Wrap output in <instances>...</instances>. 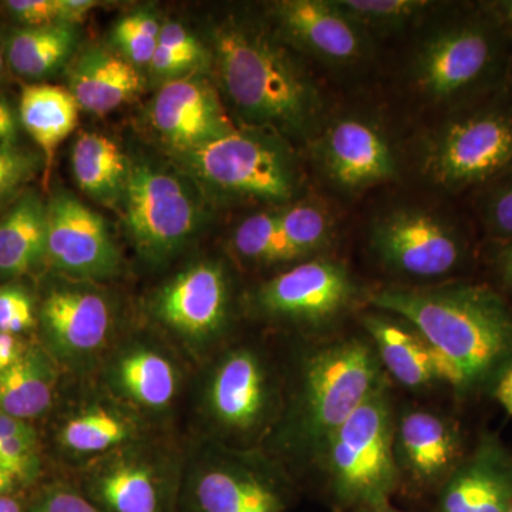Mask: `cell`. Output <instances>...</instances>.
I'll return each mask as SVG.
<instances>
[{"mask_svg": "<svg viewBox=\"0 0 512 512\" xmlns=\"http://www.w3.org/2000/svg\"><path fill=\"white\" fill-rule=\"evenodd\" d=\"M130 436V427L116 414L103 409L89 410L67 421L62 443L77 453H97L123 443Z\"/></svg>", "mask_w": 512, "mask_h": 512, "instance_id": "32", "label": "cell"}, {"mask_svg": "<svg viewBox=\"0 0 512 512\" xmlns=\"http://www.w3.org/2000/svg\"><path fill=\"white\" fill-rule=\"evenodd\" d=\"M423 173L448 194H473L512 173L510 83L444 116L424 144Z\"/></svg>", "mask_w": 512, "mask_h": 512, "instance_id": "6", "label": "cell"}, {"mask_svg": "<svg viewBox=\"0 0 512 512\" xmlns=\"http://www.w3.org/2000/svg\"><path fill=\"white\" fill-rule=\"evenodd\" d=\"M177 156L201 184L228 197L284 204L298 191L295 158L271 131L237 127Z\"/></svg>", "mask_w": 512, "mask_h": 512, "instance_id": "8", "label": "cell"}, {"mask_svg": "<svg viewBox=\"0 0 512 512\" xmlns=\"http://www.w3.org/2000/svg\"><path fill=\"white\" fill-rule=\"evenodd\" d=\"M370 249L387 272L410 285L474 278L480 268L481 241L473 227L423 208H394L377 217Z\"/></svg>", "mask_w": 512, "mask_h": 512, "instance_id": "7", "label": "cell"}, {"mask_svg": "<svg viewBox=\"0 0 512 512\" xmlns=\"http://www.w3.org/2000/svg\"><path fill=\"white\" fill-rule=\"evenodd\" d=\"M271 380L254 350H232L221 360L210 384L212 416L224 429L249 433L259 429L272 406Z\"/></svg>", "mask_w": 512, "mask_h": 512, "instance_id": "19", "label": "cell"}, {"mask_svg": "<svg viewBox=\"0 0 512 512\" xmlns=\"http://www.w3.org/2000/svg\"><path fill=\"white\" fill-rule=\"evenodd\" d=\"M329 212L315 202H298L279 211V228L268 264L298 261L322 251L332 237Z\"/></svg>", "mask_w": 512, "mask_h": 512, "instance_id": "29", "label": "cell"}, {"mask_svg": "<svg viewBox=\"0 0 512 512\" xmlns=\"http://www.w3.org/2000/svg\"><path fill=\"white\" fill-rule=\"evenodd\" d=\"M477 5L512 40V0H483Z\"/></svg>", "mask_w": 512, "mask_h": 512, "instance_id": "42", "label": "cell"}, {"mask_svg": "<svg viewBox=\"0 0 512 512\" xmlns=\"http://www.w3.org/2000/svg\"><path fill=\"white\" fill-rule=\"evenodd\" d=\"M19 484L12 474L0 468V495L15 494Z\"/></svg>", "mask_w": 512, "mask_h": 512, "instance_id": "48", "label": "cell"}, {"mask_svg": "<svg viewBox=\"0 0 512 512\" xmlns=\"http://www.w3.org/2000/svg\"><path fill=\"white\" fill-rule=\"evenodd\" d=\"M12 439H37L36 431L28 421L0 413V441Z\"/></svg>", "mask_w": 512, "mask_h": 512, "instance_id": "44", "label": "cell"}, {"mask_svg": "<svg viewBox=\"0 0 512 512\" xmlns=\"http://www.w3.org/2000/svg\"><path fill=\"white\" fill-rule=\"evenodd\" d=\"M512 40L476 3L444 6L414 46L410 89L444 116L508 82Z\"/></svg>", "mask_w": 512, "mask_h": 512, "instance_id": "3", "label": "cell"}, {"mask_svg": "<svg viewBox=\"0 0 512 512\" xmlns=\"http://www.w3.org/2000/svg\"><path fill=\"white\" fill-rule=\"evenodd\" d=\"M150 123L175 154L205 146L237 128L217 89L200 73L165 83L151 101Z\"/></svg>", "mask_w": 512, "mask_h": 512, "instance_id": "13", "label": "cell"}, {"mask_svg": "<svg viewBox=\"0 0 512 512\" xmlns=\"http://www.w3.org/2000/svg\"><path fill=\"white\" fill-rule=\"evenodd\" d=\"M158 46L177 50V52L191 53V55L208 56L207 50L202 46L198 37L192 35L190 30L177 22L163 23Z\"/></svg>", "mask_w": 512, "mask_h": 512, "instance_id": "41", "label": "cell"}, {"mask_svg": "<svg viewBox=\"0 0 512 512\" xmlns=\"http://www.w3.org/2000/svg\"><path fill=\"white\" fill-rule=\"evenodd\" d=\"M0 468H2V467H0Z\"/></svg>", "mask_w": 512, "mask_h": 512, "instance_id": "53", "label": "cell"}, {"mask_svg": "<svg viewBox=\"0 0 512 512\" xmlns=\"http://www.w3.org/2000/svg\"><path fill=\"white\" fill-rule=\"evenodd\" d=\"M194 512H284L286 494L274 480L242 467H218L198 477Z\"/></svg>", "mask_w": 512, "mask_h": 512, "instance_id": "22", "label": "cell"}, {"mask_svg": "<svg viewBox=\"0 0 512 512\" xmlns=\"http://www.w3.org/2000/svg\"><path fill=\"white\" fill-rule=\"evenodd\" d=\"M367 305L406 320L430 343L458 404L491 396L512 366V305L481 278L383 286Z\"/></svg>", "mask_w": 512, "mask_h": 512, "instance_id": "1", "label": "cell"}, {"mask_svg": "<svg viewBox=\"0 0 512 512\" xmlns=\"http://www.w3.org/2000/svg\"><path fill=\"white\" fill-rule=\"evenodd\" d=\"M157 311L167 325L184 335L212 338L227 325V274L214 262L191 266L161 291Z\"/></svg>", "mask_w": 512, "mask_h": 512, "instance_id": "18", "label": "cell"}, {"mask_svg": "<svg viewBox=\"0 0 512 512\" xmlns=\"http://www.w3.org/2000/svg\"><path fill=\"white\" fill-rule=\"evenodd\" d=\"M3 69H5V57H3L2 50H0V77H2Z\"/></svg>", "mask_w": 512, "mask_h": 512, "instance_id": "50", "label": "cell"}, {"mask_svg": "<svg viewBox=\"0 0 512 512\" xmlns=\"http://www.w3.org/2000/svg\"><path fill=\"white\" fill-rule=\"evenodd\" d=\"M387 384L392 380L365 332L318 339L302 357L288 440L308 463H315L350 414Z\"/></svg>", "mask_w": 512, "mask_h": 512, "instance_id": "4", "label": "cell"}, {"mask_svg": "<svg viewBox=\"0 0 512 512\" xmlns=\"http://www.w3.org/2000/svg\"><path fill=\"white\" fill-rule=\"evenodd\" d=\"M212 46L222 92L247 127L291 138L319 131L318 86L281 37L231 16L214 30Z\"/></svg>", "mask_w": 512, "mask_h": 512, "instance_id": "2", "label": "cell"}, {"mask_svg": "<svg viewBox=\"0 0 512 512\" xmlns=\"http://www.w3.org/2000/svg\"><path fill=\"white\" fill-rule=\"evenodd\" d=\"M119 377L126 392L148 407H163L173 400L177 384L173 366L150 350H138L124 357Z\"/></svg>", "mask_w": 512, "mask_h": 512, "instance_id": "31", "label": "cell"}, {"mask_svg": "<svg viewBox=\"0 0 512 512\" xmlns=\"http://www.w3.org/2000/svg\"><path fill=\"white\" fill-rule=\"evenodd\" d=\"M121 202L134 245L156 261L183 247L201 224L200 202L190 187L177 175L148 161H131Z\"/></svg>", "mask_w": 512, "mask_h": 512, "instance_id": "10", "label": "cell"}, {"mask_svg": "<svg viewBox=\"0 0 512 512\" xmlns=\"http://www.w3.org/2000/svg\"><path fill=\"white\" fill-rule=\"evenodd\" d=\"M6 10L25 28L77 25L100 2L94 0H9Z\"/></svg>", "mask_w": 512, "mask_h": 512, "instance_id": "35", "label": "cell"}, {"mask_svg": "<svg viewBox=\"0 0 512 512\" xmlns=\"http://www.w3.org/2000/svg\"><path fill=\"white\" fill-rule=\"evenodd\" d=\"M481 241L512 239V173L470 195Z\"/></svg>", "mask_w": 512, "mask_h": 512, "instance_id": "33", "label": "cell"}, {"mask_svg": "<svg viewBox=\"0 0 512 512\" xmlns=\"http://www.w3.org/2000/svg\"><path fill=\"white\" fill-rule=\"evenodd\" d=\"M161 25L156 13L141 9L124 15L111 30V43L133 66H150L160 39Z\"/></svg>", "mask_w": 512, "mask_h": 512, "instance_id": "34", "label": "cell"}, {"mask_svg": "<svg viewBox=\"0 0 512 512\" xmlns=\"http://www.w3.org/2000/svg\"><path fill=\"white\" fill-rule=\"evenodd\" d=\"M40 315L50 338L66 353L94 352L109 335V305L89 289H55L43 301Z\"/></svg>", "mask_w": 512, "mask_h": 512, "instance_id": "21", "label": "cell"}, {"mask_svg": "<svg viewBox=\"0 0 512 512\" xmlns=\"http://www.w3.org/2000/svg\"><path fill=\"white\" fill-rule=\"evenodd\" d=\"M53 380L46 357L28 349L19 362L0 372V413L26 421L45 413L52 403Z\"/></svg>", "mask_w": 512, "mask_h": 512, "instance_id": "28", "label": "cell"}, {"mask_svg": "<svg viewBox=\"0 0 512 512\" xmlns=\"http://www.w3.org/2000/svg\"><path fill=\"white\" fill-rule=\"evenodd\" d=\"M491 397L512 416V366L505 370L504 375L495 384Z\"/></svg>", "mask_w": 512, "mask_h": 512, "instance_id": "45", "label": "cell"}, {"mask_svg": "<svg viewBox=\"0 0 512 512\" xmlns=\"http://www.w3.org/2000/svg\"><path fill=\"white\" fill-rule=\"evenodd\" d=\"M508 512H512V507H511V510H510V511H508Z\"/></svg>", "mask_w": 512, "mask_h": 512, "instance_id": "52", "label": "cell"}, {"mask_svg": "<svg viewBox=\"0 0 512 512\" xmlns=\"http://www.w3.org/2000/svg\"><path fill=\"white\" fill-rule=\"evenodd\" d=\"M480 268L483 281L512 305V239L511 241H481Z\"/></svg>", "mask_w": 512, "mask_h": 512, "instance_id": "37", "label": "cell"}, {"mask_svg": "<svg viewBox=\"0 0 512 512\" xmlns=\"http://www.w3.org/2000/svg\"><path fill=\"white\" fill-rule=\"evenodd\" d=\"M40 158L15 141L0 144V200L29 181L39 168Z\"/></svg>", "mask_w": 512, "mask_h": 512, "instance_id": "38", "label": "cell"}, {"mask_svg": "<svg viewBox=\"0 0 512 512\" xmlns=\"http://www.w3.org/2000/svg\"><path fill=\"white\" fill-rule=\"evenodd\" d=\"M367 295L343 262L315 258L269 279L255 293V306L269 319L289 323L318 338L335 328Z\"/></svg>", "mask_w": 512, "mask_h": 512, "instance_id": "9", "label": "cell"}, {"mask_svg": "<svg viewBox=\"0 0 512 512\" xmlns=\"http://www.w3.org/2000/svg\"><path fill=\"white\" fill-rule=\"evenodd\" d=\"M80 106L67 87L29 84L20 94V123L43 154L45 185L49 183L57 150L79 123Z\"/></svg>", "mask_w": 512, "mask_h": 512, "instance_id": "23", "label": "cell"}, {"mask_svg": "<svg viewBox=\"0 0 512 512\" xmlns=\"http://www.w3.org/2000/svg\"><path fill=\"white\" fill-rule=\"evenodd\" d=\"M470 446L466 430L450 414L424 407L397 410L393 454L400 491L436 494Z\"/></svg>", "mask_w": 512, "mask_h": 512, "instance_id": "11", "label": "cell"}, {"mask_svg": "<svg viewBox=\"0 0 512 512\" xmlns=\"http://www.w3.org/2000/svg\"><path fill=\"white\" fill-rule=\"evenodd\" d=\"M396 406L387 384L350 414L315 463L333 510L384 507L400 493L394 463Z\"/></svg>", "mask_w": 512, "mask_h": 512, "instance_id": "5", "label": "cell"}, {"mask_svg": "<svg viewBox=\"0 0 512 512\" xmlns=\"http://www.w3.org/2000/svg\"><path fill=\"white\" fill-rule=\"evenodd\" d=\"M359 320L392 382L417 393L447 389L446 369L439 355L410 323L373 308Z\"/></svg>", "mask_w": 512, "mask_h": 512, "instance_id": "17", "label": "cell"}, {"mask_svg": "<svg viewBox=\"0 0 512 512\" xmlns=\"http://www.w3.org/2000/svg\"><path fill=\"white\" fill-rule=\"evenodd\" d=\"M333 3L369 36L402 32L440 8L427 0H333Z\"/></svg>", "mask_w": 512, "mask_h": 512, "instance_id": "30", "label": "cell"}, {"mask_svg": "<svg viewBox=\"0 0 512 512\" xmlns=\"http://www.w3.org/2000/svg\"><path fill=\"white\" fill-rule=\"evenodd\" d=\"M47 204L26 192L0 218V276L29 274L46 259Z\"/></svg>", "mask_w": 512, "mask_h": 512, "instance_id": "24", "label": "cell"}, {"mask_svg": "<svg viewBox=\"0 0 512 512\" xmlns=\"http://www.w3.org/2000/svg\"><path fill=\"white\" fill-rule=\"evenodd\" d=\"M76 43V25L23 26L6 40V59L19 76L39 80L59 70Z\"/></svg>", "mask_w": 512, "mask_h": 512, "instance_id": "27", "label": "cell"}, {"mask_svg": "<svg viewBox=\"0 0 512 512\" xmlns=\"http://www.w3.org/2000/svg\"><path fill=\"white\" fill-rule=\"evenodd\" d=\"M278 228L279 211L251 215L235 229L232 247L244 261L268 264Z\"/></svg>", "mask_w": 512, "mask_h": 512, "instance_id": "36", "label": "cell"}, {"mask_svg": "<svg viewBox=\"0 0 512 512\" xmlns=\"http://www.w3.org/2000/svg\"><path fill=\"white\" fill-rule=\"evenodd\" d=\"M28 352L19 336L0 332V372L19 362Z\"/></svg>", "mask_w": 512, "mask_h": 512, "instance_id": "43", "label": "cell"}, {"mask_svg": "<svg viewBox=\"0 0 512 512\" xmlns=\"http://www.w3.org/2000/svg\"><path fill=\"white\" fill-rule=\"evenodd\" d=\"M512 507V450L484 430L434 494L433 512H508Z\"/></svg>", "mask_w": 512, "mask_h": 512, "instance_id": "16", "label": "cell"}, {"mask_svg": "<svg viewBox=\"0 0 512 512\" xmlns=\"http://www.w3.org/2000/svg\"><path fill=\"white\" fill-rule=\"evenodd\" d=\"M46 259L77 278H109L120 268V252L106 221L70 192L47 202Z\"/></svg>", "mask_w": 512, "mask_h": 512, "instance_id": "12", "label": "cell"}, {"mask_svg": "<svg viewBox=\"0 0 512 512\" xmlns=\"http://www.w3.org/2000/svg\"><path fill=\"white\" fill-rule=\"evenodd\" d=\"M333 512H406V511L399 510V508L393 507L392 504H389V505H384V507L360 508V510H349V511L333 510Z\"/></svg>", "mask_w": 512, "mask_h": 512, "instance_id": "49", "label": "cell"}, {"mask_svg": "<svg viewBox=\"0 0 512 512\" xmlns=\"http://www.w3.org/2000/svg\"><path fill=\"white\" fill-rule=\"evenodd\" d=\"M28 504L18 493L0 495V512H26Z\"/></svg>", "mask_w": 512, "mask_h": 512, "instance_id": "47", "label": "cell"}, {"mask_svg": "<svg viewBox=\"0 0 512 512\" xmlns=\"http://www.w3.org/2000/svg\"><path fill=\"white\" fill-rule=\"evenodd\" d=\"M35 325V306L25 289L0 286V332L19 336Z\"/></svg>", "mask_w": 512, "mask_h": 512, "instance_id": "39", "label": "cell"}, {"mask_svg": "<svg viewBox=\"0 0 512 512\" xmlns=\"http://www.w3.org/2000/svg\"><path fill=\"white\" fill-rule=\"evenodd\" d=\"M104 512H170L164 484L150 468L121 464L99 474L86 494Z\"/></svg>", "mask_w": 512, "mask_h": 512, "instance_id": "26", "label": "cell"}, {"mask_svg": "<svg viewBox=\"0 0 512 512\" xmlns=\"http://www.w3.org/2000/svg\"><path fill=\"white\" fill-rule=\"evenodd\" d=\"M508 83H510L511 87H512V57H511V63H510V72H508Z\"/></svg>", "mask_w": 512, "mask_h": 512, "instance_id": "51", "label": "cell"}, {"mask_svg": "<svg viewBox=\"0 0 512 512\" xmlns=\"http://www.w3.org/2000/svg\"><path fill=\"white\" fill-rule=\"evenodd\" d=\"M26 512H104L86 494L69 487H50L33 498Z\"/></svg>", "mask_w": 512, "mask_h": 512, "instance_id": "40", "label": "cell"}, {"mask_svg": "<svg viewBox=\"0 0 512 512\" xmlns=\"http://www.w3.org/2000/svg\"><path fill=\"white\" fill-rule=\"evenodd\" d=\"M140 70L119 53L90 47L69 67V87L80 109L104 116L143 92Z\"/></svg>", "mask_w": 512, "mask_h": 512, "instance_id": "20", "label": "cell"}, {"mask_svg": "<svg viewBox=\"0 0 512 512\" xmlns=\"http://www.w3.org/2000/svg\"><path fill=\"white\" fill-rule=\"evenodd\" d=\"M318 157L323 171L340 190H366L397 175L389 138L375 123L360 117H340L323 128Z\"/></svg>", "mask_w": 512, "mask_h": 512, "instance_id": "15", "label": "cell"}, {"mask_svg": "<svg viewBox=\"0 0 512 512\" xmlns=\"http://www.w3.org/2000/svg\"><path fill=\"white\" fill-rule=\"evenodd\" d=\"M16 117L8 101L0 99V144L15 141Z\"/></svg>", "mask_w": 512, "mask_h": 512, "instance_id": "46", "label": "cell"}, {"mask_svg": "<svg viewBox=\"0 0 512 512\" xmlns=\"http://www.w3.org/2000/svg\"><path fill=\"white\" fill-rule=\"evenodd\" d=\"M131 161L111 138L83 133L74 141L72 168L80 190L104 205L119 204L126 192Z\"/></svg>", "mask_w": 512, "mask_h": 512, "instance_id": "25", "label": "cell"}, {"mask_svg": "<svg viewBox=\"0 0 512 512\" xmlns=\"http://www.w3.org/2000/svg\"><path fill=\"white\" fill-rule=\"evenodd\" d=\"M271 16L284 42L330 66H353L369 50L370 36L333 0H282L272 3Z\"/></svg>", "mask_w": 512, "mask_h": 512, "instance_id": "14", "label": "cell"}]
</instances>
